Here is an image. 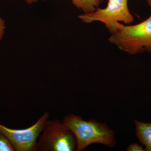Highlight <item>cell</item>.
<instances>
[{"label": "cell", "mask_w": 151, "mask_h": 151, "mask_svg": "<svg viewBox=\"0 0 151 151\" xmlns=\"http://www.w3.org/2000/svg\"><path fill=\"white\" fill-rule=\"evenodd\" d=\"M62 123L75 136L76 151L83 150L94 143H100L111 147L116 145L114 132L105 123L93 119L85 121L81 116L73 114L65 116Z\"/></svg>", "instance_id": "obj_1"}, {"label": "cell", "mask_w": 151, "mask_h": 151, "mask_svg": "<svg viewBox=\"0 0 151 151\" xmlns=\"http://www.w3.org/2000/svg\"><path fill=\"white\" fill-rule=\"evenodd\" d=\"M151 9V0H146ZM109 42L130 55L147 52L151 53V14L138 24L124 25L121 24L117 30L111 34Z\"/></svg>", "instance_id": "obj_2"}, {"label": "cell", "mask_w": 151, "mask_h": 151, "mask_svg": "<svg viewBox=\"0 0 151 151\" xmlns=\"http://www.w3.org/2000/svg\"><path fill=\"white\" fill-rule=\"evenodd\" d=\"M77 148L73 132L58 119L47 120L38 138L37 151H74Z\"/></svg>", "instance_id": "obj_3"}, {"label": "cell", "mask_w": 151, "mask_h": 151, "mask_svg": "<svg viewBox=\"0 0 151 151\" xmlns=\"http://www.w3.org/2000/svg\"><path fill=\"white\" fill-rule=\"evenodd\" d=\"M78 18L86 24L102 22L111 34L118 29L121 24L119 22L130 24L134 22V17L128 8V0H108L105 8H97L93 12L78 16Z\"/></svg>", "instance_id": "obj_4"}, {"label": "cell", "mask_w": 151, "mask_h": 151, "mask_svg": "<svg viewBox=\"0 0 151 151\" xmlns=\"http://www.w3.org/2000/svg\"><path fill=\"white\" fill-rule=\"evenodd\" d=\"M49 116V113L44 112L35 124L22 129H10L0 124V132L10 142L15 151H37L38 138Z\"/></svg>", "instance_id": "obj_5"}, {"label": "cell", "mask_w": 151, "mask_h": 151, "mask_svg": "<svg viewBox=\"0 0 151 151\" xmlns=\"http://www.w3.org/2000/svg\"><path fill=\"white\" fill-rule=\"evenodd\" d=\"M137 137L145 146V151H151V123L134 120Z\"/></svg>", "instance_id": "obj_6"}, {"label": "cell", "mask_w": 151, "mask_h": 151, "mask_svg": "<svg viewBox=\"0 0 151 151\" xmlns=\"http://www.w3.org/2000/svg\"><path fill=\"white\" fill-rule=\"evenodd\" d=\"M77 8L81 9L84 14L93 12L97 9L104 0H71Z\"/></svg>", "instance_id": "obj_7"}, {"label": "cell", "mask_w": 151, "mask_h": 151, "mask_svg": "<svg viewBox=\"0 0 151 151\" xmlns=\"http://www.w3.org/2000/svg\"><path fill=\"white\" fill-rule=\"evenodd\" d=\"M0 151H15L8 139L0 132Z\"/></svg>", "instance_id": "obj_8"}, {"label": "cell", "mask_w": 151, "mask_h": 151, "mask_svg": "<svg viewBox=\"0 0 151 151\" xmlns=\"http://www.w3.org/2000/svg\"><path fill=\"white\" fill-rule=\"evenodd\" d=\"M128 151H144L145 150L142 146L137 143H133L128 146L127 149Z\"/></svg>", "instance_id": "obj_9"}, {"label": "cell", "mask_w": 151, "mask_h": 151, "mask_svg": "<svg viewBox=\"0 0 151 151\" xmlns=\"http://www.w3.org/2000/svg\"><path fill=\"white\" fill-rule=\"evenodd\" d=\"M6 29L5 22L0 16V41L2 40L4 35Z\"/></svg>", "instance_id": "obj_10"}]
</instances>
